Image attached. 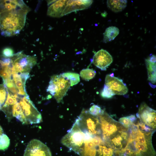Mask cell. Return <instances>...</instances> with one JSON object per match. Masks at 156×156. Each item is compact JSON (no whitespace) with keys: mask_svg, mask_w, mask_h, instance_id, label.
I'll use <instances>...</instances> for the list:
<instances>
[{"mask_svg":"<svg viewBox=\"0 0 156 156\" xmlns=\"http://www.w3.org/2000/svg\"><path fill=\"white\" fill-rule=\"evenodd\" d=\"M86 137L79 152L80 156H95L97 146L103 140L99 135L86 133Z\"/></svg>","mask_w":156,"mask_h":156,"instance_id":"9c48e42d","label":"cell"},{"mask_svg":"<svg viewBox=\"0 0 156 156\" xmlns=\"http://www.w3.org/2000/svg\"><path fill=\"white\" fill-rule=\"evenodd\" d=\"M23 156H52L47 146L39 140L34 139L28 143Z\"/></svg>","mask_w":156,"mask_h":156,"instance_id":"30bf717a","label":"cell"},{"mask_svg":"<svg viewBox=\"0 0 156 156\" xmlns=\"http://www.w3.org/2000/svg\"><path fill=\"white\" fill-rule=\"evenodd\" d=\"M102 110L100 106L97 105H94L90 107L88 111L91 115L96 116L101 113Z\"/></svg>","mask_w":156,"mask_h":156,"instance_id":"cb8c5ba5","label":"cell"},{"mask_svg":"<svg viewBox=\"0 0 156 156\" xmlns=\"http://www.w3.org/2000/svg\"><path fill=\"white\" fill-rule=\"evenodd\" d=\"M92 0H67L62 16L76 11L83 10L89 8Z\"/></svg>","mask_w":156,"mask_h":156,"instance_id":"4fadbf2b","label":"cell"},{"mask_svg":"<svg viewBox=\"0 0 156 156\" xmlns=\"http://www.w3.org/2000/svg\"><path fill=\"white\" fill-rule=\"evenodd\" d=\"M30 9L23 0H0V30L2 35L19 34L24 27Z\"/></svg>","mask_w":156,"mask_h":156,"instance_id":"6da1fadb","label":"cell"},{"mask_svg":"<svg viewBox=\"0 0 156 156\" xmlns=\"http://www.w3.org/2000/svg\"><path fill=\"white\" fill-rule=\"evenodd\" d=\"M67 0L47 1L48 16L53 17H60L66 5Z\"/></svg>","mask_w":156,"mask_h":156,"instance_id":"5bb4252c","label":"cell"},{"mask_svg":"<svg viewBox=\"0 0 156 156\" xmlns=\"http://www.w3.org/2000/svg\"><path fill=\"white\" fill-rule=\"evenodd\" d=\"M86 137V133L80 129L75 122L72 128L68 131V133L61 140L62 144L79 154Z\"/></svg>","mask_w":156,"mask_h":156,"instance_id":"5b68a950","label":"cell"},{"mask_svg":"<svg viewBox=\"0 0 156 156\" xmlns=\"http://www.w3.org/2000/svg\"><path fill=\"white\" fill-rule=\"evenodd\" d=\"M12 107V117L23 124H37L42 120L40 113L30 100L29 96H18Z\"/></svg>","mask_w":156,"mask_h":156,"instance_id":"3957f363","label":"cell"},{"mask_svg":"<svg viewBox=\"0 0 156 156\" xmlns=\"http://www.w3.org/2000/svg\"><path fill=\"white\" fill-rule=\"evenodd\" d=\"M127 0H107L108 8L113 12H118L123 10L126 7Z\"/></svg>","mask_w":156,"mask_h":156,"instance_id":"2e32d148","label":"cell"},{"mask_svg":"<svg viewBox=\"0 0 156 156\" xmlns=\"http://www.w3.org/2000/svg\"><path fill=\"white\" fill-rule=\"evenodd\" d=\"M113 61L112 57L110 54L106 50L101 49L94 54L92 63L101 70H105Z\"/></svg>","mask_w":156,"mask_h":156,"instance_id":"7c38bea8","label":"cell"},{"mask_svg":"<svg viewBox=\"0 0 156 156\" xmlns=\"http://www.w3.org/2000/svg\"><path fill=\"white\" fill-rule=\"evenodd\" d=\"M129 132L126 146L119 156H156L152 140L154 132L142 130L134 123L129 128Z\"/></svg>","mask_w":156,"mask_h":156,"instance_id":"7a4b0ae2","label":"cell"},{"mask_svg":"<svg viewBox=\"0 0 156 156\" xmlns=\"http://www.w3.org/2000/svg\"><path fill=\"white\" fill-rule=\"evenodd\" d=\"M119 33V30L118 27L113 26L108 27L103 33V42L106 43L114 40Z\"/></svg>","mask_w":156,"mask_h":156,"instance_id":"ac0fdd59","label":"cell"},{"mask_svg":"<svg viewBox=\"0 0 156 156\" xmlns=\"http://www.w3.org/2000/svg\"><path fill=\"white\" fill-rule=\"evenodd\" d=\"M95 156H116L113 149L104 141L97 147Z\"/></svg>","mask_w":156,"mask_h":156,"instance_id":"9a60e30c","label":"cell"},{"mask_svg":"<svg viewBox=\"0 0 156 156\" xmlns=\"http://www.w3.org/2000/svg\"><path fill=\"white\" fill-rule=\"evenodd\" d=\"M10 144V140L8 137L4 133L0 135V150L7 149Z\"/></svg>","mask_w":156,"mask_h":156,"instance_id":"7402d4cb","label":"cell"},{"mask_svg":"<svg viewBox=\"0 0 156 156\" xmlns=\"http://www.w3.org/2000/svg\"><path fill=\"white\" fill-rule=\"evenodd\" d=\"M7 95L8 92L5 86L3 84H0V110L5 102Z\"/></svg>","mask_w":156,"mask_h":156,"instance_id":"44dd1931","label":"cell"},{"mask_svg":"<svg viewBox=\"0 0 156 156\" xmlns=\"http://www.w3.org/2000/svg\"><path fill=\"white\" fill-rule=\"evenodd\" d=\"M156 113L155 110L143 102L141 104L136 115L137 118L142 123L155 131Z\"/></svg>","mask_w":156,"mask_h":156,"instance_id":"ba28073f","label":"cell"},{"mask_svg":"<svg viewBox=\"0 0 156 156\" xmlns=\"http://www.w3.org/2000/svg\"><path fill=\"white\" fill-rule=\"evenodd\" d=\"M96 74V72L95 70L90 68L83 69L80 72L81 77L86 81H89L93 79Z\"/></svg>","mask_w":156,"mask_h":156,"instance_id":"ffe728a7","label":"cell"},{"mask_svg":"<svg viewBox=\"0 0 156 156\" xmlns=\"http://www.w3.org/2000/svg\"><path fill=\"white\" fill-rule=\"evenodd\" d=\"M70 81L60 75L51 77L47 91L53 96L58 103L60 102L70 86Z\"/></svg>","mask_w":156,"mask_h":156,"instance_id":"52a82bcc","label":"cell"},{"mask_svg":"<svg viewBox=\"0 0 156 156\" xmlns=\"http://www.w3.org/2000/svg\"><path fill=\"white\" fill-rule=\"evenodd\" d=\"M127 117L133 123L135 122L137 119V118L134 115H131L127 116Z\"/></svg>","mask_w":156,"mask_h":156,"instance_id":"4316f807","label":"cell"},{"mask_svg":"<svg viewBox=\"0 0 156 156\" xmlns=\"http://www.w3.org/2000/svg\"><path fill=\"white\" fill-rule=\"evenodd\" d=\"M147 70L148 80L152 84L156 83V61H152L148 58L145 60Z\"/></svg>","mask_w":156,"mask_h":156,"instance_id":"e0dca14e","label":"cell"},{"mask_svg":"<svg viewBox=\"0 0 156 156\" xmlns=\"http://www.w3.org/2000/svg\"><path fill=\"white\" fill-rule=\"evenodd\" d=\"M70 82V86H73L77 84L80 81L79 74L72 72H67L61 74Z\"/></svg>","mask_w":156,"mask_h":156,"instance_id":"d6986e66","label":"cell"},{"mask_svg":"<svg viewBox=\"0 0 156 156\" xmlns=\"http://www.w3.org/2000/svg\"><path fill=\"white\" fill-rule=\"evenodd\" d=\"M3 131L1 126L0 125V135L3 134Z\"/></svg>","mask_w":156,"mask_h":156,"instance_id":"83f0119b","label":"cell"},{"mask_svg":"<svg viewBox=\"0 0 156 156\" xmlns=\"http://www.w3.org/2000/svg\"><path fill=\"white\" fill-rule=\"evenodd\" d=\"M101 125L102 138L107 144L113 137L120 131L128 128L114 120L104 110L98 115Z\"/></svg>","mask_w":156,"mask_h":156,"instance_id":"277c9868","label":"cell"},{"mask_svg":"<svg viewBox=\"0 0 156 156\" xmlns=\"http://www.w3.org/2000/svg\"><path fill=\"white\" fill-rule=\"evenodd\" d=\"M119 120L120 122L124 127L128 129L130 128L133 123L127 116L121 118L119 119Z\"/></svg>","mask_w":156,"mask_h":156,"instance_id":"d4e9b609","label":"cell"},{"mask_svg":"<svg viewBox=\"0 0 156 156\" xmlns=\"http://www.w3.org/2000/svg\"><path fill=\"white\" fill-rule=\"evenodd\" d=\"M101 95L102 97L106 99L111 98L115 95L111 89L105 85H104L103 89L101 92Z\"/></svg>","mask_w":156,"mask_h":156,"instance_id":"603a6c76","label":"cell"},{"mask_svg":"<svg viewBox=\"0 0 156 156\" xmlns=\"http://www.w3.org/2000/svg\"><path fill=\"white\" fill-rule=\"evenodd\" d=\"M2 55L7 57H11L14 54L13 49L8 47L4 48L2 51Z\"/></svg>","mask_w":156,"mask_h":156,"instance_id":"484cf974","label":"cell"},{"mask_svg":"<svg viewBox=\"0 0 156 156\" xmlns=\"http://www.w3.org/2000/svg\"><path fill=\"white\" fill-rule=\"evenodd\" d=\"M75 122L82 131L87 132L93 135L101 136L100 123L98 116L92 115L88 110L83 109Z\"/></svg>","mask_w":156,"mask_h":156,"instance_id":"8992f818","label":"cell"},{"mask_svg":"<svg viewBox=\"0 0 156 156\" xmlns=\"http://www.w3.org/2000/svg\"><path fill=\"white\" fill-rule=\"evenodd\" d=\"M114 73L107 75L105 80V85L107 86L115 94L124 95L128 92L126 84L122 79L114 76Z\"/></svg>","mask_w":156,"mask_h":156,"instance_id":"8fae6325","label":"cell"}]
</instances>
